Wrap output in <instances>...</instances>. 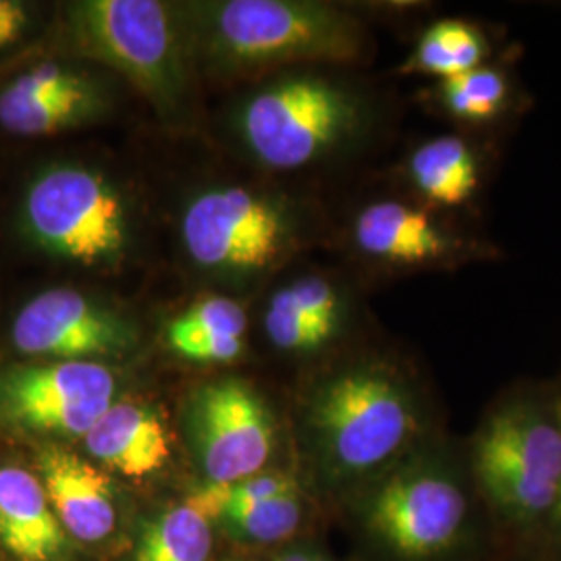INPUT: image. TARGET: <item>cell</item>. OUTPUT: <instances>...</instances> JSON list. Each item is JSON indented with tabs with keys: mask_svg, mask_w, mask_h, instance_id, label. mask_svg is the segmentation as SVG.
Returning a JSON list of instances; mask_svg holds the SVG:
<instances>
[{
	"mask_svg": "<svg viewBox=\"0 0 561 561\" xmlns=\"http://www.w3.org/2000/svg\"><path fill=\"white\" fill-rule=\"evenodd\" d=\"M11 337L21 354L55 362L119 356L138 340L134 324L119 312L65 287L27 301L13 321Z\"/></svg>",
	"mask_w": 561,
	"mask_h": 561,
	"instance_id": "8fae6325",
	"label": "cell"
},
{
	"mask_svg": "<svg viewBox=\"0 0 561 561\" xmlns=\"http://www.w3.org/2000/svg\"><path fill=\"white\" fill-rule=\"evenodd\" d=\"M210 551V522L181 503L146 526L134 561H208Z\"/></svg>",
	"mask_w": 561,
	"mask_h": 561,
	"instance_id": "d6986e66",
	"label": "cell"
},
{
	"mask_svg": "<svg viewBox=\"0 0 561 561\" xmlns=\"http://www.w3.org/2000/svg\"><path fill=\"white\" fill-rule=\"evenodd\" d=\"M81 48L119 71L167 119L192 96V46L175 11L157 0H85L71 7Z\"/></svg>",
	"mask_w": 561,
	"mask_h": 561,
	"instance_id": "3957f363",
	"label": "cell"
},
{
	"mask_svg": "<svg viewBox=\"0 0 561 561\" xmlns=\"http://www.w3.org/2000/svg\"><path fill=\"white\" fill-rule=\"evenodd\" d=\"M38 472L65 533L99 542L115 530L113 482L99 468L69 449L48 445L38 454Z\"/></svg>",
	"mask_w": 561,
	"mask_h": 561,
	"instance_id": "4fadbf2b",
	"label": "cell"
},
{
	"mask_svg": "<svg viewBox=\"0 0 561 561\" xmlns=\"http://www.w3.org/2000/svg\"><path fill=\"white\" fill-rule=\"evenodd\" d=\"M340 327L310 319L279 289L266 308L264 331L271 343L283 352H314L335 337Z\"/></svg>",
	"mask_w": 561,
	"mask_h": 561,
	"instance_id": "7402d4cb",
	"label": "cell"
},
{
	"mask_svg": "<svg viewBox=\"0 0 561 561\" xmlns=\"http://www.w3.org/2000/svg\"><path fill=\"white\" fill-rule=\"evenodd\" d=\"M551 520H553V526H556V530L560 533L561 537V489H560V495H558V502H556V505H553V510H551Z\"/></svg>",
	"mask_w": 561,
	"mask_h": 561,
	"instance_id": "83f0119b",
	"label": "cell"
},
{
	"mask_svg": "<svg viewBox=\"0 0 561 561\" xmlns=\"http://www.w3.org/2000/svg\"><path fill=\"white\" fill-rule=\"evenodd\" d=\"M185 360L204 364H225L240 358L243 352V337H192V340L169 343Z\"/></svg>",
	"mask_w": 561,
	"mask_h": 561,
	"instance_id": "d4e9b609",
	"label": "cell"
},
{
	"mask_svg": "<svg viewBox=\"0 0 561 561\" xmlns=\"http://www.w3.org/2000/svg\"><path fill=\"white\" fill-rule=\"evenodd\" d=\"M30 7L18 0H0V48L20 41L30 27Z\"/></svg>",
	"mask_w": 561,
	"mask_h": 561,
	"instance_id": "484cf974",
	"label": "cell"
},
{
	"mask_svg": "<svg viewBox=\"0 0 561 561\" xmlns=\"http://www.w3.org/2000/svg\"><path fill=\"white\" fill-rule=\"evenodd\" d=\"M227 528L245 541L275 542L298 530L301 520L300 491L271 497L227 512L222 516Z\"/></svg>",
	"mask_w": 561,
	"mask_h": 561,
	"instance_id": "44dd1931",
	"label": "cell"
},
{
	"mask_svg": "<svg viewBox=\"0 0 561 561\" xmlns=\"http://www.w3.org/2000/svg\"><path fill=\"white\" fill-rule=\"evenodd\" d=\"M489 42L468 21L442 20L433 23L403 62L401 73L426 76L445 81L484 67Z\"/></svg>",
	"mask_w": 561,
	"mask_h": 561,
	"instance_id": "e0dca14e",
	"label": "cell"
},
{
	"mask_svg": "<svg viewBox=\"0 0 561 561\" xmlns=\"http://www.w3.org/2000/svg\"><path fill=\"white\" fill-rule=\"evenodd\" d=\"M25 227L36 243L85 268H115L134 243L131 210L102 173L59 164L30 185Z\"/></svg>",
	"mask_w": 561,
	"mask_h": 561,
	"instance_id": "8992f818",
	"label": "cell"
},
{
	"mask_svg": "<svg viewBox=\"0 0 561 561\" xmlns=\"http://www.w3.org/2000/svg\"><path fill=\"white\" fill-rule=\"evenodd\" d=\"M279 561H329L324 558H319L314 553H308V551H289L285 556H280Z\"/></svg>",
	"mask_w": 561,
	"mask_h": 561,
	"instance_id": "4316f807",
	"label": "cell"
},
{
	"mask_svg": "<svg viewBox=\"0 0 561 561\" xmlns=\"http://www.w3.org/2000/svg\"><path fill=\"white\" fill-rule=\"evenodd\" d=\"M117 381L101 362H50L0 373V412L25 431L83 437L113 403Z\"/></svg>",
	"mask_w": 561,
	"mask_h": 561,
	"instance_id": "9c48e42d",
	"label": "cell"
},
{
	"mask_svg": "<svg viewBox=\"0 0 561 561\" xmlns=\"http://www.w3.org/2000/svg\"><path fill=\"white\" fill-rule=\"evenodd\" d=\"M289 298L310 319L340 327L343 304L337 287L319 275H306L285 287Z\"/></svg>",
	"mask_w": 561,
	"mask_h": 561,
	"instance_id": "cb8c5ba5",
	"label": "cell"
},
{
	"mask_svg": "<svg viewBox=\"0 0 561 561\" xmlns=\"http://www.w3.org/2000/svg\"><path fill=\"white\" fill-rule=\"evenodd\" d=\"M81 439L90 456L131 479L161 470L171 454L161 416L134 401H113Z\"/></svg>",
	"mask_w": 561,
	"mask_h": 561,
	"instance_id": "9a60e30c",
	"label": "cell"
},
{
	"mask_svg": "<svg viewBox=\"0 0 561 561\" xmlns=\"http://www.w3.org/2000/svg\"><path fill=\"white\" fill-rule=\"evenodd\" d=\"M468 502L439 461L403 466L375 491L368 524L393 551L424 560L447 551L460 537Z\"/></svg>",
	"mask_w": 561,
	"mask_h": 561,
	"instance_id": "ba28073f",
	"label": "cell"
},
{
	"mask_svg": "<svg viewBox=\"0 0 561 561\" xmlns=\"http://www.w3.org/2000/svg\"><path fill=\"white\" fill-rule=\"evenodd\" d=\"M181 240L204 271L250 277L289 256L300 241V222L277 198L245 187H213L187 204Z\"/></svg>",
	"mask_w": 561,
	"mask_h": 561,
	"instance_id": "52a82bcc",
	"label": "cell"
},
{
	"mask_svg": "<svg viewBox=\"0 0 561 561\" xmlns=\"http://www.w3.org/2000/svg\"><path fill=\"white\" fill-rule=\"evenodd\" d=\"M472 468L484 495L505 516L551 514L561 489V401L514 400L482 422Z\"/></svg>",
	"mask_w": 561,
	"mask_h": 561,
	"instance_id": "5b68a950",
	"label": "cell"
},
{
	"mask_svg": "<svg viewBox=\"0 0 561 561\" xmlns=\"http://www.w3.org/2000/svg\"><path fill=\"white\" fill-rule=\"evenodd\" d=\"M352 238L366 259L408 271H451L495 256L484 241L400 201L373 202L362 208Z\"/></svg>",
	"mask_w": 561,
	"mask_h": 561,
	"instance_id": "7c38bea8",
	"label": "cell"
},
{
	"mask_svg": "<svg viewBox=\"0 0 561 561\" xmlns=\"http://www.w3.org/2000/svg\"><path fill=\"white\" fill-rule=\"evenodd\" d=\"M0 545L18 561H57L67 535L36 474L0 468Z\"/></svg>",
	"mask_w": 561,
	"mask_h": 561,
	"instance_id": "5bb4252c",
	"label": "cell"
},
{
	"mask_svg": "<svg viewBox=\"0 0 561 561\" xmlns=\"http://www.w3.org/2000/svg\"><path fill=\"white\" fill-rule=\"evenodd\" d=\"M194 57L219 78L261 76L294 65H354L370 41L352 13L301 0H227L202 4Z\"/></svg>",
	"mask_w": 561,
	"mask_h": 561,
	"instance_id": "6da1fadb",
	"label": "cell"
},
{
	"mask_svg": "<svg viewBox=\"0 0 561 561\" xmlns=\"http://www.w3.org/2000/svg\"><path fill=\"white\" fill-rule=\"evenodd\" d=\"M408 178L437 208H461L481 190L479 157L460 136H437L421 144L408 159Z\"/></svg>",
	"mask_w": 561,
	"mask_h": 561,
	"instance_id": "2e32d148",
	"label": "cell"
},
{
	"mask_svg": "<svg viewBox=\"0 0 561 561\" xmlns=\"http://www.w3.org/2000/svg\"><path fill=\"white\" fill-rule=\"evenodd\" d=\"M435 96L449 117L468 125H484L500 119L510 108L512 88L502 71L479 67L458 78L439 81Z\"/></svg>",
	"mask_w": 561,
	"mask_h": 561,
	"instance_id": "ffe728a7",
	"label": "cell"
},
{
	"mask_svg": "<svg viewBox=\"0 0 561 561\" xmlns=\"http://www.w3.org/2000/svg\"><path fill=\"white\" fill-rule=\"evenodd\" d=\"M187 414L208 482H238L261 474L273 451V416L248 382L222 379L202 385Z\"/></svg>",
	"mask_w": 561,
	"mask_h": 561,
	"instance_id": "30bf717a",
	"label": "cell"
},
{
	"mask_svg": "<svg viewBox=\"0 0 561 561\" xmlns=\"http://www.w3.org/2000/svg\"><path fill=\"white\" fill-rule=\"evenodd\" d=\"M248 329L245 312L238 301L227 298H206L190 306L175 321L167 327V341L192 337H243Z\"/></svg>",
	"mask_w": 561,
	"mask_h": 561,
	"instance_id": "603a6c76",
	"label": "cell"
},
{
	"mask_svg": "<svg viewBox=\"0 0 561 561\" xmlns=\"http://www.w3.org/2000/svg\"><path fill=\"white\" fill-rule=\"evenodd\" d=\"M108 108L104 85L59 99L9 101L0 96V127L15 136H50L96 121Z\"/></svg>",
	"mask_w": 561,
	"mask_h": 561,
	"instance_id": "ac0fdd59",
	"label": "cell"
},
{
	"mask_svg": "<svg viewBox=\"0 0 561 561\" xmlns=\"http://www.w3.org/2000/svg\"><path fill=\"white\" fill-rule=\"evenodd\" d=\"M366 121L360 94L319 73H291L256 90L241 106L238 129L256 161L294 171L329 159Z\"/></svg>",
	"mask_w": 561,
	"mask_h": 561,
	"instance_id": "277c9868",
	"label": "cell"
},
{
	"mask_svg": "<svg viewBox=\"0 0 561 561\" xmlns=\"http://www.w3.org/2000/svg\"><path fill=\"white\" fill-rule=\"evenodd\" d=\"M306 424L322 460L335 472L366 474L412 445L422 414L412 385L393 366L364 360L317 385Z\"/></svg>",
	"mask_w": 561,
	"mask_h": 561,
	"instance_id": "7a4b0ae2",
	"label": "cell"
}]
</instances>
